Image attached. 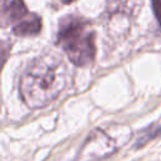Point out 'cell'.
<instances>
[{
    "label": "cell",
    "instance_id": "1",
    "mask_svg": "<svg viewBox=\"0 0 161 161\" xmlns=\"http://www.w3.org/2000/svg\"><path fill=\"white\" fill-rule=\"evenodd\" d=\"M68 78L62 57L55 53H44L35 57L24 69L19 82L20 97L29 108H43L58 98Z\"/></svg>",
    "mask_w": 161,
    "mask_h": 161
},
{
    "label": "cell",
    "instance_id": "2",
    "mask_svg": "<svg viewBox=\"0 0 161 161\" xmlns=\"http://www.w3.org/2000/svg\"><path fill=\"white\" fill-rule=\"evenodd\" d=\"M57 45L74 65L84 67L94 60L96 33L87 20L68 15L59 21Z\"/></svg>",
    "mask_w": 161,
    "mask_h": 161
},
{
    "label": "cell",
    "instance_id": "3",
    "mask_svg": "<svg viewBox=\"0 0 161 161\" xmlns=\"http://www.w3.org/2000/svg\"><path fill=\"white\" fill-rule=\"evenodd\" d=\"M130 135L131 131L126 126L98 128L92 132L86 140L79 156L83 161H89L111 155L118 147H122V145L127 142Z\"/></svg>",
    "mask_w": 161,
    "mask_h": 161
},
{
    "label": "cell",
    "instance_id": "4",
    "mask_svg": "<svg viewBox=\"0 0 161 161\" xmlns=\"http://www.w3.org/2000/svg\"><path fill=\"white\" fill-rule=\"evenodd\" d=\"M42 29V19L33 13H29L21 20L13 25V31L18 36H33Z\"/></svg>",
    "mask_w": 161,
    "mask_h": 161
},
{
    "label": "cell",
    "instance_id": "5",
    "mask_svg": "<svg viewBox=\"0 0 161 161\" xmlns=\"http://www.w3.org/2000/svg\"><path fill=\"white\" fill-rule=\"evenodd\" d=\"M29 14V10L26 9V5L23 0H11L9 1L8 6L4 9V15L8 18V20L14 25L19 20H21L24 16Z\"/></svg>",
    "mask_w": 161,
    "mask_h": 161
},
{
    "label": "cell",
    "instance_id": "6",
    "mask_svg": "<svg viewBox=\"0 0 161 161\" xmlns=\"http://www.w3.org/2000/svg\"><path fill=\"white\" fill-rule=\"evenodd\" d=\"M161 135V126H151L146 130H143L136 141V147H142L145 143H147L150 140L158 137Z\"/></svg>",
    "mask_w": 161,
    "mask_h": 161
},
{
    "label": "cell",
    "instance_id": "7",
    "mask_svg": "<svg viewBox=\"0 0 161 161\" xmlns=\"http://www.w3.org/2000/svg\"><path fill=\"white\" fill-rule=\"evenodd\" d=\"M151 5H152L153 15H155V18L158 21V25L161 28V0H151Z\"/></svg>",
    "mask_w": 161,
    "mask_h": 161
},
{
    "label": "cell",
    "instance_id": "8",
    "mask_svg": "<svg viewBox=\"0 0 161 161\" xmlns=\"http://www.w3.org/2000/svg\"><path fill=\"white\" fill-rule=\"evenodd\" d=\"M63 4H70V3H74V1H77V0H60Z\"/></svg>",
    "mask_w": 161,
    "mask_h": 161
}]
</instances>
